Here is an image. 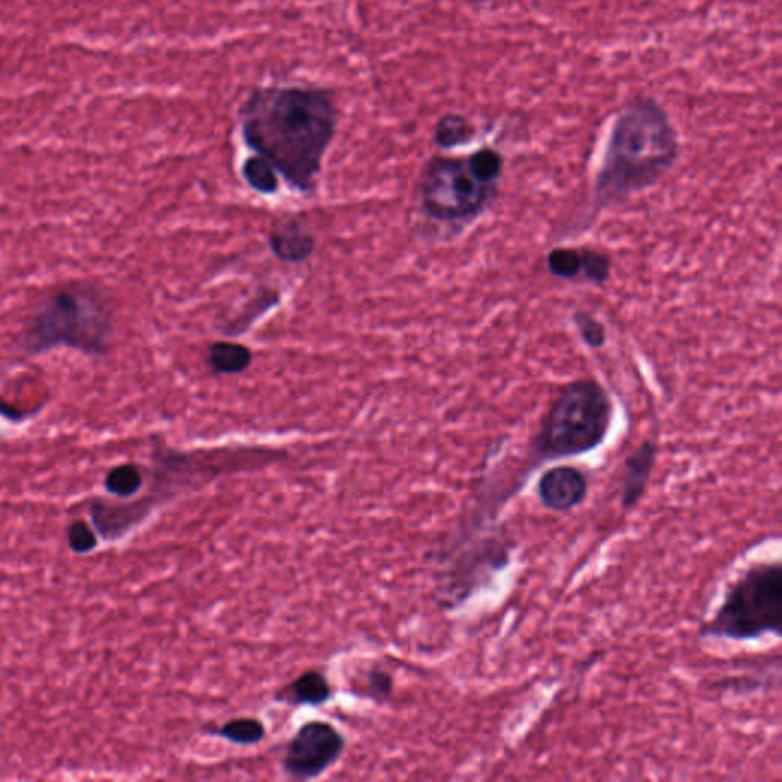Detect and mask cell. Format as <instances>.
Returning <instances> with one entry per match:
<instances>
[{
    "instance_id": "obj_21",
    "label": "cell",
    "mask_w": 782,
    "mask_h": 782,
    "mask_svg": "<svg viewBox=\"0 0 782 782\" xmlns=\"http://www.w3.org/2000/svg\"><path fill=\"white\" fill-rule=\"evenodd\" d=\"M69 544L77 552H88V550L94 549L97 538H95L94 532L89 529L88 524L77 521L69 529Z\"/></svg>"
},
{
    "instance_id": "obj_23",
    "label": "cell",
    "mask_w": 782,
    "mask_h": 782,
    "mask_svg": "<svg viewBox=\"0 0 782 782\" xmlns=\"http://www.w3.org/2000/svg\"><path fill=\"white\" fill-rule=\"evenodd\" d=\"M477 2H486V0H477Z\"/></svg>"
},
{
    "instance_id": "obj_8",
    "label": "cell",
    "mask_w": 782,
    "mask_h": 782,
    "mask_svg": "<svg viewBox=\"0 0 782 782\" xmlns=\"http://www.w3.org/2000/svg\"><path fill=\"white\" fill-rule=\"evenodd\" d=\"M589 492V480L575 466H553L537 485L538 500L547 511L564 512L578 508Z\"/></svg>"
},
{
    "instance_id": "obj_2",
    "label": "cell",
    "mask_w": 782,
    "mask_h": 782,
    "mask_svg": "<svg viewBox=\"0 0 782 782\" xmlns=\"http://www.w3.org/2000/svg\"><path fill=\"white\" fill-rule=\"evenodd\" d=\"M679 158V138L654 98L631 101L614 120L596 179L601 202L619 201L656 184Z\"/></svg>"
},
{
    "instance_id": "obj_15",
    "label": "cell",
    "mask_w": 782,
    "mask_h": 782,
    "mask_svg": "<svg viewBox=\"0 0 782 782\" xmlns=\"http://www.w3.org/2000/svg\"><path fill=\"white\" fill-rule=\"evenodd\" d=\"M469 169L479 181L485 184L497 185L503 170V159L492 149H480L466 156Z\"/></svg>"
},
{
    "instance_id": "obj_5",
    "label": "cell",
    "mask_w": 782,
    "mask_h": 782,
    "mask_svg": "<svg viewBox=\"0 0 782 782\" xmlns=\"http://www.w3.org/2000/svg\"><path fill=\"white\" fill-rule=\"evenodd\" d=\"M610 422V399L601 385L570 384L547 413L534 440L535 454L553 460L589 453L604 442Z\"/></svg>"
},
{
    "instance_id": "obj_10",
    "label": "cell",
    "mask_w": 782,
    "mask_h": 782,
    "mask_svg": "<svg viewBox=\"0 0 782 782\" xmlns=\"http://www.w3.org/2000/svg\"><path fill=\"white\" fill-rule=\"evenodd\" d=\"M657 448L653 442H644L625 460L621 485V506L631 509L647 492L648 482L656 463Z\"/></svg>"
},
{
    "instance_id": "obj_4",
    "label": "cell",
    "mask_w": 782,
    "mask_h": 782,
    "mask_svg": "<svg viewBox=\"0 0 782 782\" xmlns=\"http://www.w3.org/2000/svg\"><path fill=\"white\" fill-rule=\"evenodd\" d=\"M782 564L758 563L744 570L724 593L714 616L703 625L702 637L755 640L781 636Z\"/></svg>"
},
{
    "instance_id": "obj_3",
    "label": "cell",
    "mask_w": 782,
    "mask_h": 782,
    "mask_svg": "<svg viewBox=\"0 0 782 782\" xmlns=\"http://www.w3.org/2000/svg\"><path fill=\"white\" fill-rule=\"evenodd\" d=\"M114 335L109 298L94 283L75 282L57 289L34 312L19 337V349L40 356L69 349L101 358Z\"/></svg>"
},
{
    "instance_id": "obj_18",
    "label": "cell",
    "mask_w": 782,
    "mask_h": 782,
    "mask_svg": "<svg viewBox=\"0 0 782 782\" xmlns=\"http://www.w3.org/2000/svg\"><path fill=\"white\" fill-rule=\"evenodd\" d=\"M547 262H549L550 272L556 277L575 278L582 271V254L575 249H555L550 253Z\"/></svg>"
},
{
    "instance_id": "obj_13",
    "label": "cell",
    "mask_w": 782,
    "mask_h": 782,
    "mask_svg": "<svg viewBox=\"0 0 782 782\" xmlns=\"http://www.w3.org/2000/svg\"><path fill=\"white\" fill-rule=\"evenodd\" d=\"M243 179L249 188L260 194H274L278 190V173L274 167L265 159L257 155L248 156L243 161L242 169Z\"/></svg>"
},
{
    "instance_id": "obj_20",
    "label": "cell",
    "mask_w": 782,
    "mask_h": 782,
    "mask_svg": "<svg viewBox=\"0 0 782 782\" xmlns=\"http://www.w3.org/2000/svg\"><path fill=\"white\" fill-rule=\"evenodd\" d=\"M575 321L585 343L592 347H601L604 344V326L599 321H596L592 315L579 312V314H576Z\"/></svg>"
},
{
    "instance_id": "obj_7",
    "label": "cell",
    "mask_w": 782,
    "mask_h": 782,
    "mask_svg": "<svg viewBox=\"0 0 782 782\" xmlns=\"http://www.w3.org/2000/svg\"><path fill=\"white\" fill-rule=\"evenodd\" d=\"M344 738L337 729L321 721L304 724L288 746L285 770L297 779H312L337 763Z\"/></svg>"
},
{
    "instance_id": "obj_9",
    "label": "cell",
    "mask_w": 782,
    "mask_h": 782,
    "mask_svg": "<svg viewBox=\"0 0 782 782\" xmlns=\"http://www.w3.org/2000/svg\"><path fill=\"white\" fill-rule=\"evenodd\" d=\"M268 243L271 253L280 262L291 263V265L311 259L317 245L315 237L294 219L277 223L269 233Z\"/></svg>"
},
{
    "instance_id": "obj_11",
    "label": "cell",
    "mask_w": 782,
    "mask_h": 782,
    "mask_svg": "<svg viewBox=\"0 0 782 782\" xmlns=\"http://www.w3.org/2000/svg\"><path fill=\"white\" fill-rule=\"evenodd\" d=\"M253 364L249 347L233 341H216L208 347V366L216 375H239Z\"/></svg>"
},
{
    "instance_id": "obj_17",
    "label": "cell",
    "mask_w": 782,
    "mask_h": 782,
    "mask_svg": "<svg viewBox=\"0 0 782 782\" xmlns=\"http://www.w3.org/2000/svg\"><path fill=\"white\" fill-rule=\"evenodd\" d=\"M143 485L141 471L135 465H121L112 469L106 477L107 491L120 497L135 494Z\"/></svg>"
},
{
    "instance_id": "obj_1",
    "label": "cell",
    "mask_w": 782,
    "mask_h": 782,
    "mask_svg": "<svg viewBox=\"0 0 782 782\" xmlns=\"http://www.w3.org/2000/svg\"><path fill=\"white\" fill-rule=\"evenodd\" d=\"M340 117L335 94L314 85L257 86L237 112L246 149L304 194L317 190Z\"/></svg>"
},
{
    "instance_id": "obj_19",
    "label": "cell",
    "mask_w": 782,
    "mask_h": 782,
    "mask_svg": "<svg viewBox=\"0 0 782 782\" xmlns=\"http://www.w3.org/2000/svg\"><path fill=\"white\" fill-rule=\"evenodd\" d=\"M582 271L593 283H604L610 275V260L595 251L582 254Z\"/></svg>"
},
{
    "instance_id": "obj_6",
    "label": "cell",
    "mask_w": 782,
    "mask_h": 782,
    "mask_svg": "<svg viewBox=\"0 0 782 782\" xmlns=\"http://www.w3.org/2000/svg\"><path fill=\"white\" fill-rule=\"evenodd\" d=\"M497 185L479 181L466 158L434 156L421 176L422 210L442 223L466 222L479 216L495 196Z\"/></svg>"
},
{
    "instance_id": "obj_14",
    "label": "cell",
    "mask_w": 782,
    "mask_h": 782,
    "mask_svg": "<svg viewBox=\"0 0 782 782\" xmlns=\"http://www.w3.org/2000/svg\"><path fill=\"white\" fill-rule=\"evenodd\" d=\"M291 695L301 705H321L329 700L330 686L320 673H307L292 683Z\"/></svg>"
},
{
    "instance_id": "obj_16",
    "label": "cell",
    "mask_w": 782,
    "mask_h": 782,
    "mask_svg": "<svg viewBox=\"0 0 782 782\" xmlns=\"http://www.w3.org/2000/svg\"><path fill=\"white\" fill-rule=\"evenodd\" d=\"M219 734L230 740L231 743L249 746V744L259 743L265 737V728L259 720H254V718H239V720H231L230 723L223 724Z\"/></svg>"
},
{
    "instance_id": "obj_12",
    "label": "cell",
    "mask_w": 782,
    "mask_h": 782,
    "mask_svg": "<svg viewBox=\"0 0 782 782\" xmlns=\"http://www.w3.org/2000/svg\"><path fill=\"white\" fill-rule=\"evenodd\" d=\"M474 127L460 114H445L434 127V143L443 150L465 146L474 138Z\"/></svg>"
},
{
    "instance_id": "obj_22",
    "label": "cell",
    "mask_w": 782,
    "mask_h": 782,
    "mask_svg": "<svg viewBox=\"0 0 782 782\" xmlns=\"http://www.w3.org/2000/svg\"><path fill=\"white\" fill-rule=\"evenodd\" d=\"M370 686L375 689L376 694L387 695L391 689V679L387 674L376 673L370 680Z\"/></svg>"
}]
</instances>
